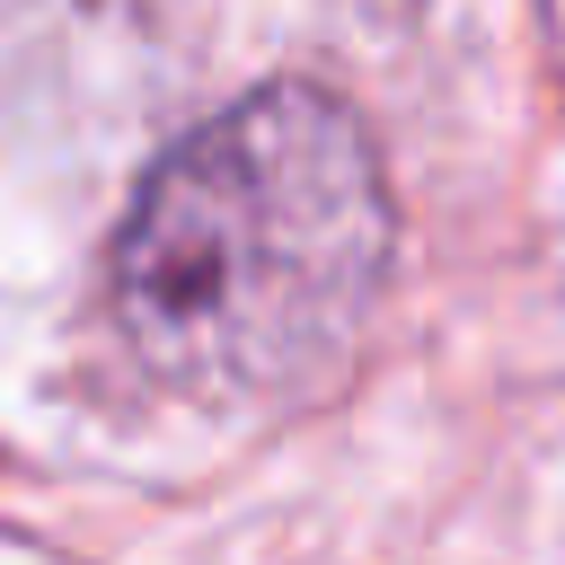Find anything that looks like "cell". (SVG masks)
<instances>
[{
    "instance_id": "obj_1",
    "label": "cell",
    "mask_w": 565,
    "mask_h": 565,
    "mask_svg": "<svg viewBox=\"0 0 565 565\" xmlns=\"http://www.w3.org/2000/svg\"><path fill=\"white\" fill-rule=\"evenodd\" d=\"M388 247L397 212L362 115L309 79H274L141 177L106 300L150 380L256 406L309 388L362 335Z\"/></svg>"
}]
</instances>
